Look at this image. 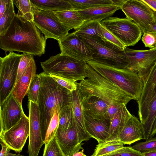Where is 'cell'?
I'll return each mask as SVG.
<instances>
[{"label": "cell", "instance_id": "cell-1", "mask_svg": "<svg viewBox=\"0 0 156 156\" xmlns=\"http://www.w3.org/2000/svg\"><path fill=\"white\" fill-rule=\"evenodd\" d=\"M46 40L33 22L16 14L5 33L0 35V47L6 52L13 51L40 56L45 53Z\"/></svg>", "mask_w": 156, "mask_h": 156}, {"label": "cell", "instance_id": "cell-2", "mask_svg": "<svg viewBox=\"0 0 156 156\" xmlns=\"http://www.w3.org/2000/svg\"><path fill=\"white\" fill-rule=\"evenodd\" d=\"M39 75L41 82L37 104L42 136L44 141L52 117L57 112L59 113L63 107L71 103L72 93L43 72Z\"/></svg>", "mask_w": 156, "mask_h": 156}, {"label": "cell", "instance_id": "cell-3", "mask_svg": "<svg viewBox=\"0 0 156 156\" xmlns=\"http://www.w3.org/2000/svg\"><path fill=\"white\" fill-rule=\"evenodd\" d=\"M81 99L98 97L109 105H126L133 98L117 85L98 73L87 63L86 78L77 83Z\"/></svg>", "mask_w": 156, "mask_h": 156}, {"label": "cell", "instance_id": "cell-4", "mask_svg": "<svg viewBox=\"0 0 156 156\" xmlns=\"http://www.w3.org/2000/svg\"><path fill=\"white\" fill-rule=\"evenodd\" d=\"M87 63L102 76L121 88L133 100H139L144 84L137 74L127 69L114 68L92 60Z\"/></svg>", "mask_w": 156, "mask_h": 156}, {"label": "cell", "instance_id": "cell-5", "mask_svg": "<svg viewBox=\"0 0 156 156\" xmlns=\"http://www.w3.org/2000/svg\"><path fill=\"white\" fill-rule=\"evenodd\" d=\"M86 62L58 54L41 62L43 72L77 81L86 78Z\"/></svg>", "mask_w": 156, "mask_h": 156}, {"label": "cell", "instance_id": "cell-6", "mask_svg": "<svg viewBox=\"0 0 156 156\" xmlns=\"http://www.w3.org/2000/svg\"><path fill=\"white\" fill-rule=\"evenodd\" d=\"M90 48L92 60L99 63L120 69H126L128 63L120 51L105 43L100 37L80 36Z\"/></svg>", "mask_w": 156, "mask_h": 156}, {"label": "cell", "instance_id": "cell-7", "mask_svg": "<svg viewBox=\"0 0 156 156\" xmlns=\"http://www.w3.org/2000/svg\"><path fill=\"white\" fill-rule=\"evenodd\" d=\"M100 23L126 47L136 44L143 34L135 23L127 18L110 17Z\"/></svg>", "mask_w": 156, "mask_h": 156}, {"label": "cell", "instance_id": "cell-8", "mask_svg": "<svg viewBox=\"0 0 156 156\" xmlns=\"http://www.w3.org/2000/svg\"><path fill=\"white\" fill-rule=\"evenodd\" d=\"M21 56L12 51L0 58V105L12 94L16 85Z\"/></svg>", "mask_w": 156, "mask_h": 156}, {"label": "cell", "instance_id": "cell-9", "mask_svg": "<svg viewBox=\"0 0 156 156\" xmlns=\"http://www.w3.org/2000/svg\"><path fill=\"white\" fill-rule=\"evenodd\" d=\"M123 54L128 66L126 69L138 74L144 83L151 70L156 62V48L145 50H138L126 47Z\"/></svg>", "mask_w": 156, "mask_h": 156}, {"label": "cell", "instance_id": "cell-10", "mask_svg": "<svg viewBox=\"0 0 156 156\" xmlns=\"http://www.w3.org/2000/svg\"><path fill=\"white\" fill-rule=\"evenodd\" d=\"M33 22L44 34L46 40L51 38L58 41L69 33L53 11L39 10L34 14Z\"/></svg>", "mask_w": 156, "mask_h": 156}, {"label": "cell", "instance_id": "cell-11", "mask_svg": "<svg viewBox=\"0 0 156 156\" xmlns=\"http://www.w3.org/2000/svg\"><path fill=\"white\" fill-rule=\"evenodd\" d=\"M120 9L126 18L133 21L143 33L155 22V12L142 0H125Z\"/></svg>", "mask_w": 156, "mask_h": 156}, {"label": "cell", "instance_id": "cell-12", "mask_svg": "<svg viewBox=\"0 0 156 156\" xmlns=\"http://www.w3.org/2000/svg\"><path fill=\"white\" fill-rule=\"evenodd\" d=\"M29 118L25 114L14 126L6 131L0 132V140L11 150L20 152L29 136Z\"/></svg>", "mask_w": 156, "mask_h": 156}, {"label": "cell", "instance_id": "cell-13", "mask_svg": "<svg viewBox=\"0 0 156 156\" xmlns=\"http://www.w3.org/2000/svg\"><path fill=\"white\" fill-rule=\"evenodd\" d=\"M58 41L62 55L86 62L92 60L90 48L73 32L68 33Z\"/></svg>", "mask_w": 156, "mask_h": 156}, {"label": "cell", "instance_id": "cell-14", "mask_svg": "<svg viewBox=\"0 0 156 156\" xmlns=\"http://www.w3.org/2000/svg\"><path fill=\"white\" fill-rule=\"evenodd\" d=\"M30 131L28 152L29 156H37L44 143L41 135L40 112L37 103L29 101Z\"/></svg>", "mask_w": 156, "mask_h": 156}, {"label": "cell", "instance_id": "cell-15", "mask_svg": "<svg viewBox=\"0 0 156 156\" xmlns=\"http://www.w3.org/2000/svg\"><path fill=\"white\" fill-rule=\"evenodd\" d=\"M24 114L22 106L11 94L0 105V132L12 127Z\"/></svg>", "mask_w": 156, "mask_h": 156}, {"label": "cell", "instance_id": "cell-16", "mask_svg": "<svg viewBox=\"0 0 156 156\" xmlns=\"http://www.w3.org/2000/svg\"><path fill=\"white\" fill-rule=\"evenodd\" d=\"M156 86V62L151 70L145 82L141 95L137 102L138 115L143 124L146 121L148 115L149 108Z\"/></svg>", "mask_w": 156, "mask_h": 156}, {"label": "cell", "instance_id": "cell-17", "mask_svg": "<svg viewBox=\"0 0 156 156\" xmlns=\"http://www.w3.org/2000/svg\"><path fill=\"white\" fill-rule=\"evenodd\" d=\"M56 137L59 145L66 156H72L83 150V143L79 142L78 134L74 120L67 130L63 132L57 131Z\"/></svg>", "mask_w": 156, "mask_h": 156}, {"label": "cell", "instance_id": "cell-18", "mask_svg": "<svg viewBox=\"0 0 156 156\" xmlns=\"http://www.w3.org/2000/svg\"><path fill=\"white\" fill-rule=\"evenodd\" d=\"M71 106L73 120L78 134L79 142L82 143L91 138L86 131L84 123V114L81 98L77 90L71 92Z\"/></svg>", "mask_w": 156, "mask_h": 156}, {"label": "cell", "instance_id": "cell-19", "mask_svg": "<svg viewBox=\"0 0 156 156\" xmlns=\"http://www.w3.org/2000/svg\"><path fill=\"white\" fill-rule=\"evenodd\" d=\"M37 67L33 57L27 69L16 82L12 94L22 106L23 100L28 94L31 84L36 75Z\"/></svg>", "mask_w": 156, "mask_h": 156}, {"label": "cell", "instance_id": "cell-20", "mask_svg": "<svg viewBox=\"0 0 156 156\" xmlns=\"http://www.w3.org/2000/svg\"><path fill=\"white\" fill-rule=\"evenodd\" d=\"M117 137L123 144H130L143 139V124L137 117L132 115Z\"/></svg>", "mask_w": 156, "mask_h": 156}, {"label": "cell", "instance_id": "cell-21", "mask_svg": "<svg viewBox=\"0 0 156 156\" xmlns=\"http://www.w3.org/2000/svg\"><path fill=\"white\" fill-rule=\"evenodd\" d=\"M81 100L84 114L93 119L109 120L108 112L109 105L104 101L96 97Z\"/></svg>", "mask_w": 156, "mask_h": 156}, {"label": "cell", "instance_id": "cell-22", "mask_svg": "<svg viewBox=\"0 0 156 156\" xmlns=\"http://www.w3.org/2000/svg\"><path fill=\"white\" fill-rule=\"evenodd\" d=\"M84 118L86 130L90 137L96 139L98 143L106 141L108 136L110 125L107 120L93 119L85 114Z\"/></svg>", "mask_w": 156, "mask_h": 156}, {"label": "cell", "instance_id": "cell-23", "mask_svg": "<svg viewBox=\"0 0 156 156\" xmlns=\"http://www.w3.org/2000/svg\"><path fill=\"white\" fill-rule=\"evenodd\" d=\"M126 105H123L110 120L109 134L106 140L117 138L118 135L132 115L127 109Z\"/></svg>", "mask_w": 156, "mask_h": 156}, {"label": "cell", "instance_id": "cell-24", "mask_svg": "<svg viewBox=\"0 0 156 156\" xmlns=\"http://www.w3.org/2000/svg\"><path fill=\"white\" fill-rule=\"evenodd\" d=\"M120 9L114 5L97 7L86 9L79 10L85 21L93 20L99 22L108 18L117 10Z\"/></svg>", "mask_w": 156, "mask_h": 156}, {"label": "cell", "instance_id": "cell-25", "mask_svg": "<svg viewBox=\"0 0 156 156\" xmlns=\"http://www.w3.org/2000/svg\"><path fill=\"white\" fill-rule=\"evenodd\" d=\"M54 12L69 31L73 29L75 30L85 21L82 16L76 10Z\"/></svg>", "mask_w": 156, "mask_h": 156}, {"label": "cell", "instance_id": "cell-26", "mask_svg": "<svg viewBox=\"0 0 156 156\" xmlns=\"http://www.w3.org/2000/svg\"><path fill=\"white\" fill-rule=\"evenodd\" d=\"M38 9L53 11H61L73 9L68 0H30Z\"/></svg>", "mask_w": 156, "mask_h": 156}, {"label": "cell", "instance_id": "cell-27", "mask_svg": "<svg viewBox=\"0 0 156 156\" xmlns=\"http://www.w3.org/2000/svg\"><path fill=\"white\" fill-rule=\"evenodd\" d=\"M13 4L18 9L17 16L25 21L33 22L34 15L38 9L30 0H12Z\"/></svg>", "mask_w": 156, "mask_h": 156}, {"label": "cell", "instance_id": "cell-28", "mask_svg": "<svg viewBox=\"0 0 156 156\" xmlns=\"http://www.w3.org/2000/svg\"><path fill=\"white\" fill-rule=\"evenodd\" d=\"M156 117V86L151 101L147 118L143 124V139L147 140L151 137L153 126Z\"/></svg>", "mask_w": 156, "mask_h": 156}, {"label": "cell", "instance_id": "cell-29", "mask_svg": "<svg viewBox=\"0 0 156 156\" xmlns=\"http://www.w3.org/2000/svg\"><path fill=\"white\" fill-rule=\"evenodd\" d=\"M124 147L118 138L98 143L90 156H103Z\"/></svg>", "mask_w": 156, "mask_h": 156}, {"label": "cell", "instance_id": "cell-30", "mask_svg": "<svg viewBox=\"0 0 156 156\" xmlns=\"http://www.w3.org/2000/svg\"><path fill=\"white\" fill-rule=\"evenodd\" d=\"M73 9L77 11L110 5H114L112 0H68Z\"/></svg>", "mask_w": 156, "mask_h": 156}, {"label": "cell", "instance_id": "cell-31", "mask_svg": "<svg viewBox=\"0 0 156 156\" xmlns=\"http://www.w3.org/2000/svg\"><path fill=\"white\" fill-rule=\"evenodd\" d=\"M100 22L97 21H85L73 33L78 37L86 36L100 37L98 35V29Z\"/></svg>", "mask_w": 156, "mask_h": 156}, {"label": "cell", "instance_id": "cell-32", "mask_svg": "<svg viewBox=\"0 0 156 156\" xmlns=\"http://www.w3.org/2000/svg\"><path fill=\"white\" fill-rule=\"evenodd\" d=\"M98 36L106 44L119 50L123 51L126 47L100 22L98 29Z\"/></svg>", "mask_w": 156, "mask_h": 156}, {"label": "cell", "instance_id": "cell-33", "mask_svg": "<svg viewBox=\"0 0 156 156\" xmlns=\"http://www.w3.org/2000/svg\"><path fill=\"white\" fill-rule=\"evenodd\" d=\"M71 104L63 107L59 112L57 131L63 132L66 131L73 121Z\"/></svg>", "mask_w": 156, "mask_h": 156}, {"label": "cell", "instance_id": "cell-34", "mask_svg": "<svg viewBox=\"0 0 156 156\" xmlns=\"http://www.w3.org/2000/svg\"><path fill=\"white\" fill-rule=\"evenodd\" d=\"M16 15L13 1L10 0L5 11L0 18V35L5 33Z\"/></svg>", "mask_w": 156, "mask_h": 156}, {"label": "cell", "instance_id": "cell-35", "mask_svg": "<svg viewBox=\"0 0 156 156\" xmlns=\"http://www.w3.org/2000/svg\"><path fill=\"white\" fill-rule=\"evenodd\" d=\"M43 156H66L55 136L47 144L45 145Z\"/></svg>", "mask_w": 156, "mask_h": 156}, {"label": "cell", "instance_id": "cell-36", "mask_svg": "<svg viewBox=\"0 0 156 156\" xmlns=\"http://www.w3.org/2000/svg\"><path fill=\"white\" fill-rule=\"evenodd\" d=\"M41 82V77L36 74L31 84L28 93L29 101L37 103Z\"/></svg>", "mask_w": 156, "mask_h": 156}, {"label": "cell", "instance_id": "cell-37", "mask_svg": "<svg viewBox=\"0 0 156 156\" xmlns=\"http://www.w3.org/2000/svg\"><path fill=\"white\" fill-rule=\"evenodd\" d=\"M59 121V112H57L52 117L47 130L44 143L46 145L55 135L57 130Z\"/></svg>", "mask_w": 156, "mask_h": 156}, {"label": "cell", "instance_id": "cell-38", "mask_svg": "<svg viewBox=\"0 0 156 156\" xmlns=\"http://www.w3.org/2000/svg\"><path fill=\"white\" fill-rule=\"evenodd\" d=\"M131 147L141 152L156 151V137H151L144 141L137 143Z\"/></svg>", "mask_w": 156, "mask_h": 156}, {"label": "cell", "instance_id": "cell-39", "mask_svg": "<svg viewBox=\"0 0 156 156\" xmlns=\"http://www.w3.org/2000/svg\"><path fill=\"white\" fill-rule=\"evenodd\" d=\"M103 156H143L142 153L131 147H123Z\"/></svg>", "mask_w": 156, "mask_h": 156}, {"label": "cell", "instance_id": "cell-40", "mask_svg": "<svg viewBox=\"0 0 156 156\" xmlns=\"http://www.w3.org/2000/svg\"><path fill=\"white\" fill-rule=\"evenodd\" d=\"M48 75L51 76L59 85L71 92L77 89V81L54 75Z\"/></svg>", "mask_w": 156, "mask_h": 156}, {"label": "cell", "instance_id": "cell-41", "mask_svg": "<svg viewBox=\"0 0 156 156\" xmlns=\"http://www.w3.org/2000/svg\"><path fill=\"white\" fill-rule=\"evenodd\" d=\"M21 57L19 63L17 77L16 82L24 73L27 68L34 55L32 54L23 53L21 54Z\"/></svg>", "mask_w": 156, "mask_h": 156}, {"label": "cell", "instance_id": "cell-42", "mask_svg": "<svg viewBox=\"0 0 156 156\" xmlns=\"http://www.w3.org/2000/svg\"><path fill=\"white\" fill-rule=\"evenodd\" d=\"M142 41L145 47L150 49L156 48V33L146 32L143 33Z\"/></svg>", "mask_w": 156, "mask_h": 156}, {"label": "cell", "instance_id": "cell-43", "mask_svg": "<svg viewBox=\"0 0 156 156\" xmlns=\"http://www.w3.org/2000/svg\"><path fill=\"white\" fill-rule=\"evenodd\" d=\"M123 105L124 104H113L109 105L108 112L110 121L114 117Z\"/></svg>", "mask_w": 156, "mask_h": 156}, {"label": "cell", "instance_id": "cell-44", "mask_svg": "<svg viewBox=\"0 0 156 156\" xmlns=\"http://www.w3.org/2000/svg\"><path fill=\"white\" fill-rule=\"evenodd\" d=\"M0 143L2 149L0 152V156H24L19 154H13L10 152V149L4 143L0 140Z\"/></svg>", "mask_w": 156, "mask_h": 156}, {"label": "cell", "instance_id": "cell-45", "mask_svg": "<svg viewBox=\"0 0 156 156\" xmlns=\"http://www.w3.org/2000/svg\"><path fill=\"white\" fill-rule=\"evenodd\" d=\"M10 0H0V18L2 17L5 11L7 4Z\"/></svg>", "mask_w": 156, "mask_h": 156}, {"label": "cell", "instance_id": "cell-46", "mask_svg": "<svg viewBox=\"0 0 156 156\" xmlns=\"http://www.w3.org/2000/svg\"><path fill=\"white\" fill-rule=\"evenodd\" d=\"M142 1L156 12V0H142Z\"/></svg>", "mask_w": 156, "mask_h": 156}, {"label": "cell", "instance_id": "cell-47", "mask_svg": "<svg viewBox=\"0 0 156 156\" xmlns=\"http://www.w3.org/2000/svg\"><path fill=\"white\" fill-rule=\"evenodd\" d=\"M155 16L154 23L149 26L146 32H151L156 33V12H155Z\"/></svg>", "mask_w": 156, "mask_h": 156}, {"label": "cell", "instance_id": "cell-48", "mask_svg": "<svg viewBox=\"0 0 156 156\" xmlns=\"http://www.w3.org/2000/svg\"><path fill=\"white\" fill-rule=\"evenodd\" d=\"M114 5L118 7L120 9V8L125 0H112Z\"/></svg>", "mask_w": 156, "mask_h": 156}, {"label": "cell", "instance_id": "cell-49", "mask_svg": "<svg viewBox=\"0 0 156 156\" xmlns=\"http://www.w3.org/2000/svg\"><path fill=\"white\" fill-rule=\"evenodd\" d=\"M141 153L143 156H156V151H145Z\"/></svg>", "mask_w": 156, "mask_h": 156}, {"label": "cell", "instance_id": "cell-50", "mask_svg": "<svg viewBox=\"0 0 156 156\" xmlns=\"http://www.w3.org/2000/svg\"><path fill=\"white\" fill-rule=\"evenodd\" d=\"M156 133V117L153 123L151 137L154 136Z\"/></svg>", "mask_w": 156, "mask_h": 156}, {"label": "cell", "instance_id": "cell-51", "mask_svg": "<svg viewBox=\"0 0 156 156\" xmlns=\"http://www.w3.org/2000/svg\"><path fill=\"white\" fill-rule=\"evenodd\" d=\"M84 155L83 153V150L75 153L72 156H84Z\"/></svg>", "mask_w": 156, "mask_h": 156}, {"label": "cell", "instance_id": "cell-52", "mask_svg": "<svg viewBox=\"0 0 156 156\" xmlns=\"http://www.w3.org/2000/svg\"><path fill=\"white\" fill-rule=\"evenodd\" d=\"M84 156H87V155H86L85 154L84 155Z\"/></svg>", "mask_w": 156, "mask_h": 156}]
</instances>
